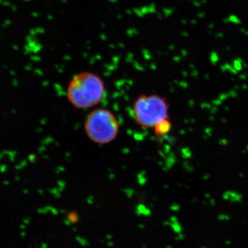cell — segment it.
Here are the masks:
<instances>
[{
  "mask_svg": "<svg viewBox=\"0 0 248 248\" xmlns=\"http://www.w3.org/2000/svg\"><path fill=\"white\" fill-rule=\"evenodd\" d=\"M106 93L102 78L93 72L78 73L72 78L67 89V99L78 109H88L99 104Z\"/></svg>",
  "mask_w": 248,
  "mask_h": 248,
  "instance_id": "6da1fadb",
  "label": "cell"
},
{
  "mask_svg": "<svg viewBox=\"0 0 248 248\" xmlns=\"http://www.w3.org/2000/svg\"><path fill=\"white\" fill-rule=\"evenodd\" d=\"M88 138L97 144H107L115 140L120 132V124L110 110L98 108L90 112L84 122Z\"/></svg>",
  "mask_w": 248,
  "mask_h": 248,
  "instance_id": "7a4b0ae2",
  "label": "cell"
},
{
  "mask_svg": "<svg viewBox=\"0 0 248 248\" xmlns=\"http://www.w3.org/2000/svg\"><path fill=\"white\" fill-rule=\"evenodd\" d=\"M133 112L139 125L153 128L161 121L169 119V104L158 94H142L134 102Z\"/></svg>",
  "mask_w": 248,
  "mask_h": 248,
  "instance_id": "3957f363",
  "label": "cell"
},
{
  "mask_svg": "<svg viewBox=\"0 0 248 248\" xmlns=\"http://www.w3.org/2000/svg\"><path fill=\"white\" fill-rule=\"evenodd\" d=\"M155 133L156 136L161 137L167 135L171 131L172 124L170 122L169 119H166L161 121L154 127Z\"/></svg>",
  "mask_w": 248,
  "mask_h": 248,
  "instance_id": "277c9868",
  "label": "cell"
},
{
  "mask_svg": "<svg viewBox=\"0 0 248 248\" xmlns=\"http://www.w3.org/2000/svg\"><path fill=\"white\" fill-rule=\"evenodd\" d=\"M68 219H69L71 223H75L78 220V216H77L76 214L72 213L68 215Z\"/></svg>",
  "mask_w": 248,
  "mask_h": 248,
  "instance_id": "5b68a950",
  "label": "cell"
},
{
  "mask_svg": "<svg viewBox=\"0 0 248 248\" xmlns=\"http://www.w3.org/2000/svg\"><path fill=\"white\" fill-rule=\"evenodd\" d=\"M4 153L9 156L10 161H14L15 156H16V153L15 152L9 151H4Z\"/></svg>",
  "mask_w": 248,
  "mask_h": 248,
  "instance_id": "8992f818",
  "label": "cell"
},
{
  "mask_svg": "<svg viewBox=\"0 0 248 248\" xmlns=\"http://www.w3.org/2000/svg\"><path fill=\"white\" fill-rule=\"evenodd\" d=\"M6 170H7V166H6V165H1V166H0V172L3 173L6 172Z\"/></svg>",
  "mask_w": 248,
  "mask_h": 248,
  "instance_id": "52a82bcc",
  "label": "cell"
}]
</instances>
